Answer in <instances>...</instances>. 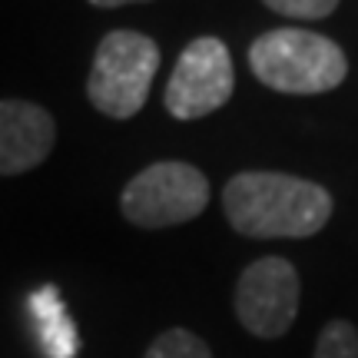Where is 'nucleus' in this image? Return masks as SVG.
Listing matches in <instances>:
<instances>
[{"label": "nucleus", "instance_id": "1", "mask_svg": "<svg viewBox=\"0 0 358 358\" xmlns=\"http://www.w3.org/2000/svg\"><path fill=\"white\" fill-rule=\"evenodd\" d=\"M222 213L249 239H308L332 219V196L312 179L249 169L226 182Z\"/></svg>", "mask_w": 358, "mask_h": 358}, {"label": "nucleus", "instance_id": "2", "mask_svg": "<svg viewBox=\"0 0 358 358\" xmlns=\"http://www.w3.org/2000/svg\"><path fill=\"white\" fill-rule=\"evenodd\" d=\"M249 66L259 83L285 96H319L342 87L348 77L345 50L302 27H279L256 37L249 47Z\"/></svg>", "mask_w": 358, "mask_h": 358}, {"label": "nucleus", "instance_id": "3", "mask_svg": "<svg viewBox=\"0 0 358 358\" xmlns=\"http://www.w3.org/2000/svg\"><path fill=\"white\" fill-rule=\"evenodd\" d=\"M156 70H159L156 40L136 30H110L93 53L87 96L103 116L129 120L143 110Z\"/></svg>", "mask_w": 358, "mask_h": 358}, {"label": "nucleus", "instance_id": "4", "mask_svg": "<svg viewBox=\"0 0 358 358\" xmlns=\"http://www.w3.org/2000/svg\"><path fill=\"white\" fill-rule=\"evenodd\" d=\"M209 206V179L189 163L163 159L127 182L120 213L136 229H169L189 222Z\"/></svg>", "mask_w": 358, "mask_h": 358}, {"label": "nucleus", "instance_id": "5", "mask_svg": "<svg viewBox=\"0 0 358 358\" xmlns=\"http://www.w3.org/2000/svg\"><path fill=\"white\" fill-rule=\"evenodd\" d=\"M236 87L229 47L219 37H196L179 53L163 103L173 120H203L226 106Z\"/></svg>", "mask_w": 358, "mask_h": 358}, {"label": "nucleus", "instance_id": "6", "mask_svg": "<svg viewBox=\"0 0 358 358\" xmlns=\"http://www.w3.org/2000/svg\"><path fill=\"white\" fill-rule=\"evenodd\" d=\"M299 268L282 256L256 259L236 282V315L256 338H282L299 315Z\"/></svg>", "mask_w": 358, "mask_h": 358}, {"label": "nucleus", "instance_id": "7", "mask_svg": "<svg viewBox=\"0 0 358 358\" xmlns=\"http://www.w3.org/2000/svg\"><path fill=\"white\" fill-rule=\"evenodd\" d=\"M57 123L30 100H0V176L37 169L53 153Z\"/></svg>", "mask_w": 358, "mask_h": 358}, {"label": "nucleus", "instance_id": "8", "mask_svg": "<svg viewBox=\"0 0 358 358\" xmlns=\"http://www.w3.org/2000/svg\"><path fill=\"white\" fill-rule=\"evenodd\" d=\"M30 315L37 322V335H40V348L47 358H77L80 352V338L77 329L66 315V306L60 292L53 285H43L40 292L30 295Z\"/></svg>", "mask_w": 358, "mask_h": 358}, {"label": "nucleus", "instance_id": "9", "mask_svg": "<svg viewBox=\"0 0 358 358\" xmlns=\"http://www.w3.org/2000/svg\"><path fill=\"white\" fill-rule=\"evenodd\" d=\"M143 358H213V352L189 329H166L163 335H156Z\"/></svg>", "mask_w": 358, "mask_h": 358}, {"label": "nucleus", "instance_id": "10", "mask_svg": "<svg viewBox=\"0 0 358 358\" xmlns=\"http://www.w3.org/2000/svg\"><path fill=\"white\" fill-rule=\"evenodd\" d=\"M312 358H358V329L345 319H332L319 332Z\"/></svg>", "mask_w": 358, "mask_h": 358}, {"label": "nucleus", "instance_id": "11", "mask_svg": "<svg viewBox=\"0 0 358 358\" xmlns=\"http://www.w3.org/2000/svg\"><path fill=\"white\" fill-rule=\"evenodd\" d=\"M262 3L282 17H302V20H322L338 7V0H262Z\"/></svg>", "mask_w": 358, "mask_h": 358}, {"label": "nucleus", "instance_id": "12", "mask_svg": "<svg viewBox=\"0 0 358 358\" xmlns=\"http://www.w3.org/2000/svg\"><path fill=\"white\" fill-rule=\"evenodd\" d=\"M93 7H129V3H150V0H90Z\"/></svg>", "mask_w": 358, "mask_h": 358}]
</instances>
